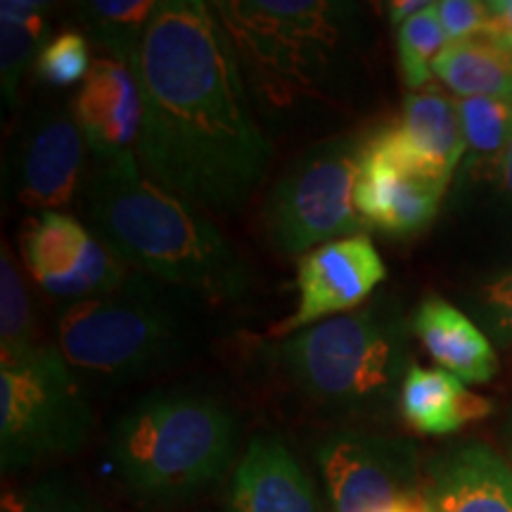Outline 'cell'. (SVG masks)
Masks as SVG:
<instances>
[{
    "label": "cell",
    "instance_id": "cell-1",
    "mask_svg": "<svg viewBox=\"0 0 512 512\" xmlns=\"http://www.w3.org/2000/svg\"><path fill=\"white\" fill-rule=\"evenodd\" d=\"M131 69L143 98L140 169L200 209L242 207L264 181L273 147L214 5L157 3Z\"/></svg>",
    "mask_w": 512,
    "mask_h": 512
},
{
    "label": "cell",
    "instance_id": "cell-2",
    "mask_svg": "<svg viewBox=\"0 0 512 512\" xmlns=\"http://www.w3.org/2000/svg\"><path fill=\"white\" fill-rule=\"evenodd\" d=\"M254 107L271 121L349 93L368 48L366 12L349 0H221Z\"/></svg>",
    "mask_w": 512,
    "mask_h": 512
},
{
    "label": "cell",
    "instance_id": "cell-3",
    "mask_svg": "<svg viewBox=\"0 0 512 512\" xmlns=\"http://www.w3.org/2000/svg\"><path fill=\"white\" fill-rule=\"evenodd\" d=\"M86 202L93 233L133 271L211 304L247 294L245 259L197 204L152 181L136 152L100 159Z\"/></svg>",
    "mask_w": 512,
    "mask_h": 512
},
{
    "label": "cell",
    "instance_id": "cell-4",
    "mask_svg": "<svg viewBox=\"0 0 512 512\" xmlns=\"http://www.w3.org/2000/svg\"><path fill=\"white\" fill-rule=\"evenodd\" d=\"M238 422L226 403L192 389L140 399L112 425L107 456L128 496L143 505H174L226 475Z\"/></svg>",
    "mask_w": 512,
    "mask_h": 512
},
{
    "label": "cell",
    "instance_id": "cell-5",
    "mask_svg": "<svg viewBox=\"0 0 512 512\" xmlns=\"http://www.w3.org/2000/svg\"><path fill=\"white\" fill-rule=\"evenodd\" d=\"M406 320L387 299L306 328L266 347L273 368L328 408L373 413L406 377Z\"/></svg>",
    "mask_w": 512,
    "mask_h": 512
},
{
    "label": "cell",
    "instance_id": "cell-6",
    "mask_svg": "<svg viewBox=\"0 0 512 512\" xmlns=\"http://www.w3.org/2000/svg\"><path fill=\"white\" fill-rule=\"evenodd\" d=\"M188 325L145 278L102 297L67 306L57 349L79 377L131 382L159 373L188 349Z\"/></svg>",
    "mask_w": 512,
    "mask_h": 512
},
{
    "label": "cell",
    "instance_id": "cell-7",
    "mask_svg": "<svg viewBox=\"0 0 512 512\" xmlns=\"http://www.w3.org/2000/svg\"><path fill=\"white\" fill-rule=\"evenodd\" d=\"M93 411L81 377L60 349L34 347L0 366V465L19 472L74 456L86 444Z\"/></svg>",
    "mask_w": 512,
    "mask_h": 512
},
{
    "label": "cell",
    "instance_id": "cell-8",
    "mask_svg": "<svg viewBox=\"0 0 512 512\" xmlns=\"http://www.w3.org/2000/svg\"><path fill=\"white\" fill-rule=\"evenodd\" d=\"M366 145L363 133H342L292 159L264 202V230L273 249L302 259L311 247L361 235L366 221L354 192Z\"/></svg>",
    "mask_w": 512,
    "mask_h": 512
},
{
    "label": "cell",
    "instance_id": "cell-9",
    "mask_svg": "<svg viewBox=\"0 0 512 512\" xmlns=\"http://www.w3.org/2000/svg\"><path fill=\"white\" fill-rule=\"evenodd\" d=\"M22 256L43 292L74 304L117 292L138 278L93 230L62 211L31 216L22 230Z\"/></svg>",
    "mask_w": 512,
    "mask_h": 512
},
{
    "label": "cell",
    "instance_id": "cell-10",
    "mask_svg": "<svg viewBox=\"0 0 512 512\" xmlns=\"http://www.w3.org/2000/svg\"><path fill=\"white\" fill-rule=\"evenodd\" d=\"M335 512H382L418 491V453L411 441L366 432H335L316 448Z\"/></svg>",
    "mask_w": 512,
    "mask_h": 512
},
{
    "label": "cell",
    "instance_id": "cell-11",
    "mask_svg": "<svg viewBox=\"0 0 512 512\" xmlns=\"http://www.w3.org/2000/svg\"><path fill=\"white\" fill-rule=\"evenodd\" d=\"M446 188L448 183L408 162L387 128L370 133L354 192L366 226L392 238L418 235L437 219Z\"/></svg>",
    "mask_w": 512,
    "mask_h": 512
},
{
    "label": "cell",
    "instance_id": "cell-12",
    "mask_svg": "<svg viewBox=\"0 0 512 512\" xmlns=\"http://www.w3.org/2000/svg\"><path fill=\"white\" fill-rule=\"evenodd\" d=\"M384 278L387 268L382 256L366 235H351L311 249L297 266V309L275 325L271 335L292 337L339 313L344 316V311L358 309Z\"/></svg>",
    "mask_w": 512,
    "mask_h": 512
},
{
    "label": "cell",
    "instance_id": "cell-13",
    "mask_svg": "<svg viewBox=\"0 0 512 512\" xmlns=\"http://www.w3.org/2000/svg\"><path fill=\"white\" fill-rule=\"evenodd\" d=\"M86 145L74 114L38 117L22 143L19 200L38 214L67 207L79 190Z\"/></svg>",
    "mask_w": 512,
    "mask_h": 512
},
{
    "label": "cell",
    "instance_id": "cell-14",
    "mask_svg": "<svg viewBox=\"0 0 512 512\" xmlns=\"http://www.w3.org/2000/svg\"><path fill=\"white\" fill-rule=\"evenodd\" d=\"M74 119L98 159L136 152L143 126V98L128 64L100 57L74 100Z\"/></svg>",
    "mask_w": 512,
    "mask_h": 512
},
{
    "label": "cell",
    "instance_id": "cell-15",
    "mask_svg": "<svg viewBox=\"0 0 512 512\" xmlns=\"http://www.w3.org/2000/svg\"><path fill=\"white\" fill-rule=\"evenodd\" d=\"M432 512H512V465L484 444H463L430 467Z\"/></svg>",
    "mask_w": 512,
    "mask_h": 512
},
{
    "label": "cell",
    "instance_id": "cell-16",
    "mask_svg": "<svg viewBox=\"0 0 512 512\" xmlns=\"http://www.w3.org/2000/svg\"><path fill=\"white\" fill-rule=\"evenodd\" d=\"M228 512H318V503L290 448L275 437H256L233 475Z\"/></svg>",
    "mask_w": 512,
    "mask_h": 512
},
{
    "label": "cell",
    "instance_id": "cell-17",
    "mask_svg": "<svg viewBox=\"0 0 512 512\" xmlns=\"http://www.w3.org/2000/svg\"><path fill=\"white\" fill-rule=\"evenodd\" d=\"M384 128L408 162L439 181L451 183L453 171L465 155L456 100L434 88L408 93L399 121Z\"/></svg>",
    "mask_w": 512,
    "mask_h": 512
},
{
    "label": "cell",
    "instance_id": "cell-18",
    "mask_svg": "<svg viewBox=\"0 0 512 512\" xmlns=\"http://www.w3.org/2000/svg\"><path fill=\"white\" fill-rule=\"evenodd\" d=\"M413 335L425 344L441 370L460 382L484 384L498 373V356L489 337L451 302L425 297L411 318Z\"/></svg>",
    "mask_w": 512,
    "mask_h": 512
},
{
    "label": "cell",
    "instance_id": "cell-19",
    "mask_svg": "<svg viewBox=\"0 0 512 512\" xmlns=\"http://www.w3.org/2000/svg\"><path fill=\"white\" fill-rule=\"evenodd\" d=\"M399 406L408 425L422 434L458 432L494 413V401L465 389L456 375L420 366L406 370Z\"/></svg>",
    "mask_w": 512,
    "mask_h": 512
},
{
    "label": "cell",
    "instance_id": "cell-20",
    "mask_svg": "<svg viewBox=\"0 0 512 512\" xmlns=\"http://www.w3.org/2000/svg\"><path fill=\"white\" fill-rule=\"evenodd\" d=\"M432 72L460 98L512 100V36L491 29L451 43L434 57Z\"/></svg>",
    "mask_w": 512,
    "mask_h": 512
},
{
    "label": "cell",
    "instance_id": "cell-21",
    "mask_svg": "<svg viewBox=\"0 0 512 512\" xmlns=\"http://www.w3.org/2000/svg\"><path fill=\"white\" fill-rule=\"evenodd\" d=\"M50 5L38 0H3L0 3V86L8 107L17 105L19 83L31 60L48 41L46 17Z\"/></svg>",
    "mask_w": 512,
    "mask_h": 512
},
{
    "label": "cell",
    "instance_id": "cell-22",
    "mask_svg": "<svg viewBox=\"0 0 512 512\" xmlns=\"http://www.w3.org/2000/svg\"><path fill=\"white\" fill-rule=\"evenodd\" d=\"M155 10L157 3L152 0H88L76 5L83 27L93 41L107 50V57L128 67L143 46Z\"/></svg>",
    "mask_w": 512,
    "mask_h": 512
},
{
    "label": "cell",
    "instance_id": "cell-23",
    "mask_svg": "<svg viewBox=\"0 0 512 512\" xmlns=\"http://www.w3.org/2000/svg\"><path fill=\"white\" fill-rule=\"evenodd\" d=\"M467 166L496 176L505 147L512 140V100L508 98H458Z\"/></svg>",
    "mask_w": 512,
    "mask_h": 512
},
{
    "label": "cell",
    "instance_id": "cell-24",
    "mask_svg": "<svg viewBox=\"0 0 512 512\" xmlns=\"http://www.w3.org/2000/svg\"><path fill=\"white\" fill-rule=\"evenodd\" d=\"M38 347L34 342V311L22 273L3 247L0 256V358L15 361Z\"/></svg>",
    "mask_w": 512,
    "mask_h": 512
},
{
    "label": "cell",
    "instance_id": "cell-25",
    "mask_svg": "<svg viewBox=\"0 0 512 512\" xmlns=\"http://www.w3.org/2000/svg\"><path fill=\"white\" fill-rule=\"evenodd\" d=\"M396 46H399V64L406 86L411 91L425 88L434 74V57L448 46V38L437 17V3L396 29Z\"/></svg>",
    "mask_w": 512,
    "mask_h": 512
},
{
    "label": "cell",
    "instance_id": "cell-26",
    "mask_svg": "<svg viewBox=\"0 0 512 512\" xmlns=\"http://www.w3.org/2000/svg\"><path fill=\"white\" fill-rule=\"evenodd\" d=\"M91 67V48H88L86 36L79 31H62L48 38L36 57L38 79L53 88H69L86 81Z\"/></svg>",
    "mask_w": 512,
    "mask_h": 512
},
{
    "label": "cell",
    "instance_id": "cell-27",
    "mask_svg": "<svg viewBox=\"0 0 512 512\" xmlns=\"http://www.w3.org/2000/svg\"><path fill=\"white\" fill-rule=\"evenodd\" d=\"M479 323L501 347L512 349V268L486 278L475 292Z\"/></svg>",
    "mask_w": 512,
    "mask_h": 512
},
{
    "label": "cell",
    "instance_id": "cell-28",
    "mask_svg": "<svg viewBox=\"0 0 512 512\" xmlns=\"http://www.w3.org/2000/svg\"><path fill=\"white\" fill-rule=\"evenodd\" d=\"M3 512H93V508L69 484L41 479L24 494L5 496Z\"/></svg>",
    "mask_w": 512,
    "mask_h": 512
},
{
    "label": "cell",
    "instance_id": "cell-29",
    "mask_svg": "<svg viewBox=\"0 0 512 512\" xmlns=\"http://www.w3.org/2000/svg\"><path fill=\"white\" fill-rule=\"evenodd\" d=\"M437 17L448 38V46L496 29L491 5L479 3V0H439Z\"/></svg>",
    "mask_w": 512,
    "mask_h": 512
},
{
    "label": "cell",
    "instance_id": "cell-30",
    "mask_svg": "<svg viewBox=\"0 0 512 512\" xmlns=\"http://www.w3.org/2000/svg\"><path fill=\"white\" fill-rule=\"evenodd\" d=\"M430 5L432 3H427V0H394V3H389V22H392V27L399 29L401 24H406L408 19L420 15Z\"/></svg>",
    "mask_w": 512,
    "mask_h": 512
},
{
    "label": "cell",
    "instance_id": "cell-31",
    "mask_svg": "<svg viewBox=\"0 0 512 512\" xmlns=\"http://www.w3.org/2000/svg\"><path fill=\"white\" fill-rule=\"evenodd\" d=\"M382 512H432V510L425 498V491L418 489V491H411V494H403L401 498H396V501Z\"/></svg>",
    "mask_w": 512,
    "mask_h": 512
},
{
    "label": "cell",
    "instance_id": "cell-32",
    "mask_svg": "<svg viewBox=\"0 0 512 512\" xmlns=\"http://www.w3.org/2000/svg\"><path fill=\"white\" fill-rule=\"evenodd\" d=\"M496 178H498V183H501L503 195L508 197V202L512 204V140H510V145L505 147L501 162H498Z\"/></svg>",
    "mask_w": 512,
    "mask_h": 512
},
{
    "label": "cell",
    "instance_id": "cell-33",
    "mask_svg": "<svg viewBox=\"0 0 512 512\" xmlns=\"http://www.w3.org/2000/svg\"><path fill=\"white\" fill-rule=\"evenodd\" d=\"M489 5L491 15H494V27L512 36V0H496V3Z\"/></svg>",
    "mask_w": 512,
    "mask_h": 512
},
{
    "label": "cell",
    "instance_id": "cell-34",
    "mask_svg": "<svg viewBox=\"0 0 512 512\" xmlns=\"http://www.w3.org/2000/svg\"><path fill=\"white\" fill-rule=\"evenodd\" d=\"M508 451H510V458H512V422L508 427Z\"/></svg>",
    "mask_w": 512,
    "mask_h": 512
}]
</instances>
